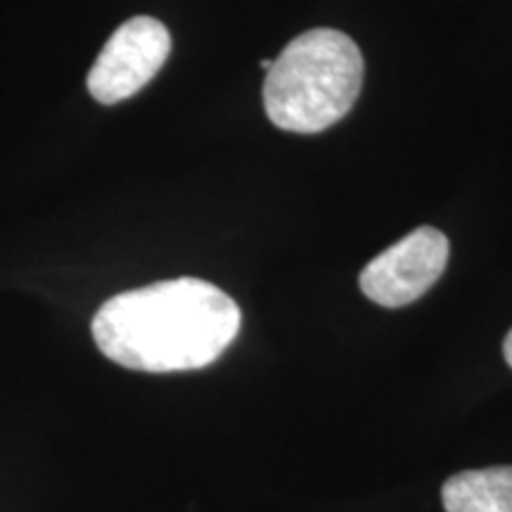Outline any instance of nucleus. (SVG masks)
Returning a JSON list of instances; mask_svg holds the SVG:
<instances>
[{
	"label": "nucleus",
	"instance_id": "obj_1",
	"mask_svg": "<svg viewBox=\"0 0 512 512\" xmlns=\"http://www.w3.org/2000/svg\"><path fill=\"white\" fill-rule=\"evenodd\" d=\"M240 306L200 278L121 292L100 306L93 339L110 361L140 373L207 368L240 330Z\"/></svg>",
	"mask_w": 512,
	"mask_h": 512
},
{
	"label": "nucleus",
	"instance_id": "obj_2",
	"mask_svg": "<svg viewBox=\"0 0 512 512\" xmlns=\"http://www.w3.org/2000/svg\"><path fill=\"white\" fill-rule=\"evenodd\" d=\"M363 86V55L337 29H311L287 43L264 81V107L273 126L320 133L354 107Z\"/></svg>",
	"mask_w": 512,
	"mask_h": 512
},
{
	"label": "nucleus",
	"instance_id": "obj_3",
	"mask_svg": "<svg viewBox=\"0 0 512 512\" xmlns=\"http://www.w3.org/2000/svg\"><path fill=\"white\" fill-rule=\"evenodd\" d=\"M171 53V34L155 17H133L110 36L88 72V93L100 105H117L155 79Z\"/></svg>",
	"mask_w": 512,
	"mask_h": 512
},
{
	"label": "nucleus",
	"instance_id": "obj_4",
	"mask_svg": "<svg viewBox=\"0 0 512 512\" xmlns=\"http://www.w3.org/2000/svg\"><path fill=\"white\" fill-rule=\"evenodd\" d=\"M446 261V235L432 226H422L375 256L363 268L358 283L370 302L387 309H401L420 299L437 283Z\"/></svg>",
	"mask_w": 512,
	"mask_h": 512
},
{
	"label": "nucleus",
	"instance_id": "obj_5",
	"mask_svg": "<svg viewBox=\"0 0 512 512\" xmlns=\"http://www.w3.org/2000/svg\"><path fill=\"white\" fill-rule=\"evenodd\" d=\"M446 512H512V467L453 475L441 489Z\"/></svg>",
	"mask_w": 512,
	"mask_h": 512
},
{
	"label": "nucleus",
	"instance_id": "obj_6",
	"mask_svg": "<svg viewBox=\"0 0 512 512\" xmlns=\"http://www.w3.org/2000/svg\"><path fill=\"white\" fill-rule=\"evenodd\" d=\"M503 354H505V361H508V366L512 368V330L508 332V337H505V344H503Z\"/></svg>",
	"mask_w": 512,
	"mask_h": 512
},
{
	"label": "nucleus",
	"instance_id": "obj_7",
	"mask_svg": "<svg viewBox=\"0 0 512 512\" xmlns=\"http://www.w3.org/2000/svg\"><path fill=\"white\" fill-rule=\"evenodd\" d=\"M271 64H273V60H261V67H264L266 72H268V69H271Z\"/></svg>",
	"mask_w": 512,
	"mask_h": 512
}]
</instances>
